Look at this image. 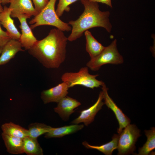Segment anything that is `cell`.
Listing matches in <instances>:
<instances>
[{"mask_svg": "<svg viewBox=\"0 0 155 155\" xmlns=\"http://www.w3.org/2000/svg\"><path fill=\"white\" fill-rule=\"evenodd\" d=\"M68 40L63 31L53 28L45 38L38 40L28 52L45 67L58 68L65 60Z\"/></svg>", "mask_w": 155, "mask_h": 155, "instance_id": "cell-1", "label": "cell"}, {"mask_svg": "<svg viewBox=\"0 0 155 155\" xmlns=\"http://www.w3.org/2000/svg\"><path fill=\"white\" fill-rule=\"evenodd\" d=\"M81 1L84 7V11L77 19L69 22L72 29L67 38L68 40H76L82 36L85 31L94 27H101L110 32L112 25L109 19L110 12L100 11L98 3L88 0Z\"/></svg>", "mask_w": 155, "mask_h": 155, "instance_id": "cell-2", "label": "cell"}, {"mask_svg": "<svg viewBox=\"0 0 155 155\" xmlns=\"http://www.w3.org/2000/svg\"><path fill=\"white\" fill-rule=\"evenodd\" d=\"M57 0H49L46 6L30 21L32 29L40 26L49 25L63 32L71 30V26L62 21L57 15L55 9Z\"/></svg>", "mask_w": 155, "mask_h": 155, "instance_id": "cell-3", "label": "cell"}, {"mask_svg": "<svg viewBox=\"0 0 155 155\" xmlns=\"http://www.w3.org/2000/svg\"><path fill=\"white\" fill-rule=\"evenodd\" d=\"M123 61V58L117 49V40L115 39L109 45L105 47L98 55L91 59L86 65L92 71H95L98 70L104 65L121 64Z\"/></svg>", "mask_w": 155, "mask_h": 155, "instance_id": "cell-4", "label": "cell"}, {"mask_svg": "<svg viewBox=\"0 0 155 155\" xmlns=\"http://www.w3.org/2000/svg\"><path fill=\"white\" fill-rule=\"evenodd\" d=\"M98 75L90 74L88 67H86L81 68L77 72L65 73L62 75L61 79L67 84L69 88L81 85L94 89L101 86L104 83L96 79Z\"/></svg>", "mask_w": 155, "mask_h": 155, "instance_id": "cell-5", "label": "cell"}, {"mask_svg": "<svg viewBox=\"0 0 155 155\" xmlns=\"http://www.w3.org/2000/svg\"><path fill=\"white\" fill-rule=\"evenodd\" d=\"M140 131L134 124H129L119 134L117 149L118 155L133 154L135 149V144L141 136Z\"/></svg>", "mask_w": 155, "mask_h": 155, "instance_id": "cell-6", "label": "cell"}, {"mask_svg": "<svg viewBox=\"0 0 155 155\" xmlns=\"http://www.w3.org/2000/svg\"><path fill=\"white\" fill-rule=\"evenodd\" d=\"M101 86L104 104L113 112L119 123V127L117 129V132L119 134L125 127L130 124V120L109 96L108 92V88L104 83Z\"/></svg>", "mask_w": 155, "mask_h": 155, "instance_id": "cell-7", "label": "cell"}, {"mask_svg": "<svg viewBox=\"0 0 155 155\" xmlns=\"http://www.w3.org/2000/svg\"><path fill=\"white\" fill-rule=\"evenodd\" d=\"M9 3L11 17L22 16L28 19L38 14L31 0H11Z\"/></svg>", "mask_w": 155, "mask_h": 155, "instance_id": "cell-8", "label": "cell"}, {"mask_svg": "<svg viewBox=\"0 0 155 155\" xmlns=\"http://www.w3.org/2000/svg\"><path fill=\"white\" fill-rule=\"evenodd\" d=\"M103 99V92L102 91L100 92L96 102L88 108L81 111L79 116L73 120L71 123L79 124L83 123L85 125L88 126L93 121L96 114L104 104L102 101Z\"/></svg>", "mask_w": 155, "mask_h": 155, "instance_id": "cell-9", "label": "cell"}, {"mask_svg": "<svg viewBox=\"0 0 155 155\" xmlns=\"http://www.w3.org/2000/svg\"><path fill=\"white\" fill-rule=\"evenodd\" d=\"M69 88L67 84L63 82L54 87L42 91L41 93V98L44 104L58 103L67 96Z\"/></svg>", "mask_w": 155, "mask_h": 155, "instance_id": "cell-10", "label": "cell"}, {"mask_svg": "<svg viewBox=\"0 0 155 155\" xmlns=\"http://www.w3.org/2000/svg\"><path fill=\"white\" fill-rule=\"evenodd\" d=\"M16 18L20 23V28L21 30V34L18 40L22 47L24 48L25 50H28L35 44L38 40L34 36L32 29L27 22V18L22 16H18Z\"/></svg>", "mask_w": 155, "mask_h": 155, "instance_id": "cell-11", "label": "cell"}, {"mask_svg": "<svg viewBox=\"0 0 155 155\" xmlns=\"http://www.w3.org/2000/svg\"><path fill=\"white\" fill-rule=\"evenodd\" d=\"M80 105V102L76 100L66 96L58 102L54 111L63 119L66 120L74 112V109Z\"/></svg>", "mask_w": 155, "mask_h": 155, "instance_id": "cell-12", "label": "cell"}, {"mask_svg": "<svg viewBox=\"0 0 155 155\" xmlns=\"http://www.w3.org/2000/svg\"><path fill=\"white\" fill-rule=\"evenodd\" d=\"M11 9L5 6L3 11L0 13V22L5 28L6 32L11 39L18 40L21 33L15 26L11 15Z\"/></svg>", "mask_w": 155, "mask_h": 155, "instance_id": "cell-13", "label": "cell"}, {"mask_svg": "<svg viewBox=\"0 0 155 155\" xmlns=\"http://www.w3.org/2000/svg\"><path fill=\"white\" fill-rule=\"evenodd\" d=\"M18 40L11 39L3 47L0 55V66L4 65L13 59L16 54L24 51Z\"/></svg>", "mask_w": 155, "mask_h": 155, "instance_id": "cell-14", "label": "cell"}, {"mask_svg": "<svg viewBox=\"0 0 155 155\" xmlns=\"http://www.w3.org/2000/svg\"><path fill=\"white\" fill-rule=\"evenodd\" d=\"M1 135L8 152L13 154L24 153V138L9 136L3 133Z\"/></svg>", "mask_w": 155, "mask_h": 155, "instance_id": "cell-15", "label": "cell"}, {"mask_svg": "<svg viewBox=\"0 0 155 155\" xmlns=\"http://www.w3.org/2000/svg\"><path fill=\"white\" fill-rule=\"evenodd\" d=\"M84 127L83 125L73 124L59 127H52L49 132L45 134L44 137L47 138L62 137L75 133L82 129Z\"/></svg>", "mask_w": 155, "mask_h": 155, "instance_id": "cell-16", "label": "cell"}, {"mask_svg": "<svg viewBox=\"0 0 155 155\" xmlns=\"http://www.w3.org/2000/svg\"><path fill=\"white\" fill-rule=\"evenodd\" d=\"M84 33L86 41V50L92 59L98 55L105 47L95 39L88 30Z\"/></svg>", "mask_w": 155, "mask_h": 155, "instance_id": "cell-17", "label": "cell"}, {"mask_svg": "<svg viewBox=\"0 0 155 155\" xmlns=\"http://www.w3.org/2000/svg\"><path fill=\"white\" fill-rule=\"evenodd\" d=\"M119 137V134H114L111 141L100 146L91 145L86 141L83 142L82 144L87 149L96 150L105 155H111L113 151L117 149Z\"/></svg>", "mask_w": 155, "mask_h": 155, "instance_id": "cell-18", "label": "cell"}, {"mask_svg": "<svg viewBox=\"0 0 155 155\" xmlns=\"http://www.w3.org/2000/svg\"><path fill=\"white\" fill-rule=\"evenodd\" d=\"M1 128L3 133L9 136L22 138L28 136V129L12 122L3 124Z\"/></svg>", "mask_w": 155, "mask_h": 155, "instance_id": "cell-19", "label": "cell"}, {"mask_svg": "<svg viewBox=\"0 0 155 155\" xmlns=\"http://www.w3.org/2000/svg\"><path fill=\"white\" fill-rule=\"evenodd\" d=\"M24 153L28 155H42V149L37 139L28 136L23 139Z\"/></svg>", "mask_w": 155, "mask_h": 155, "instance_id": "cell-20", "label": "cell"}, {"mask_svg": "<svg viewBox=\"0 0 155 155\" xmlns=\"http://www.w3.org/2000/svg\"><path fill=\"white\" fill-rule=\"evenodd\" d=\"M147 140L142 147L139 148L138 155H148L155 148V128L154 127L144 131Z\"/></svg>", "mask_w": 155, "mask_h": 155, "instance_id": "cell-21", "label": "cell"}, {"mask_svg": "<svg viewBox=\"0 0 155 155\" xmlns=\"http://www.w3.org/2000/svg\"><path fill=\"white\" fill-rule=\"evenodd\" d=\"M52 127L42 123H31L28 126V136L37 139L39 136L49 132Z\"/></svg>", "mask_w": 155, "mask_h": 155, "instance_id": "cell-22", "label": "cell"}, {"mask_svg": "<svg viewBox=\"0 0 155 155\" xmlns=\"http://www.w3.org/2000/svg\"><path fill=\"white\" fill-rule=\"evenodd\" d=\"M78 0H59L56 10L57 16L60 17L65 11H69L70 9L69 6Z\"/></svg>", "mask_w": 155, "mask_h": 155, "instance_id": "cell-23", "label": "cell"}, {"mask_svg": "<svg viewBox=\"0 0 155 155\" xmlns=\"http://www.w3.org/2000/svg\"><path fill=\"white\" fill-rule=\"evenodd\" d=\"M34 7L38 13H39L47 5L49 0H32Z\"/></svg>", "mask_w": 155, "mask_h": 155, "instance_id": "cell-24", "label": "cell"}, {"mask_svg": "<svg viewBox=\"0 0 155 155\" xmlns=\"http://www.w3.org/2000/svg\"><path fill=\"white\" fill-rule=\"evenodd\" d=\"M0 24V46L3 47L11 39L9 36L6 32L2 29Z\"/></svg>", "mask_w": 155, "mask_h": 155, "instance_id": "cell-25", "label": "cell"}, {"mask_svg": "<svg viewBox=\"0 0 155 155\" xmlns=\"http://www.w3.org/2000/svg\"><path fill=\"white\" fill-rule=\"evenodd\" d=\"M89 1L97 3H101L105 4L109 6L111 8H112V5L111 0H88Z\"/></svg>", "mask_w": 155, "mask_h": 155, "instance_id": "cell-26", "label": "cell"}, {"mask_svg": "<svg viewBox=\"0 0 155 155\" xmlns=\"http://www.w3.org/2000/svg\"><path fill=\"white\" fill-rule=\"evenodd\" d=\"M11 0H1L2 4L5 5L9 3Z\"/></svg>", "mask_w": 155, "mask_h": 155, "instance_id": "cell-27", "label": "cell"}, {"mask_svg": "<svg viewBox=\"0 0 155 155\" xmlns=\"http://www.w3.org/2000/svg\"><path fill=\"white\" fill-rule=\"evenodd\" d=\"M2 3L1 0H0V13L3 11V7L1 5Z\"/></svg>", "mask_w": 155, "mask_h": 155, "instance_id": "cell-28", "label": "cell"}, {"mask_svg": "<svg viewBox=\"0 0 155 155\" xmlns=\"http://www.w3.org/2000/svg\"><path fill=\"white\" fill-rule=\"evenodd\" d=\"M3 47L0 46V55L1 53L2 49Z\"/></svg>", "mask_w": 155, "mask_h": 155, "instance_id": "cell-29", "label": "cell"}, {"mask_svg": "<svg viewBox=\"0 0 155 155\" xmlns=\"http://www.w3.org/2000/svg\"></svg>", "mask_w": 155, "mask_h": 155, "instance_id": "cell-30", "label": "cell"}]
</instances>
